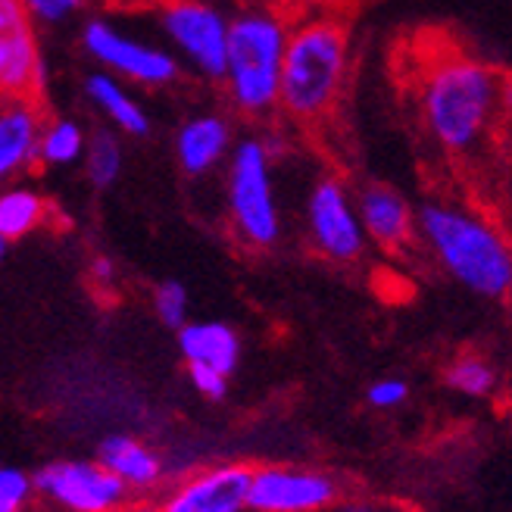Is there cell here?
Returning a JSON list of instances; mask_svg holds the SVG:
<instances>
[{
    "label": "cell",
    "mask_w": 512,
    "mask_h": 512,
    "mask_svg": "<svg viewBox=\"0 0 512 512\" xmlns=\"http://www.w3.org/2000/svg\"><path fill=\"white\" fill-rule=\"evenodd\" d=\"M35 478L19 466L0 463V512H29L35 506Z\"/></svg>",
    "instance_id": "24"
},
{
    "label": "cell",
    "mask_w": 512,
    "mask_h": 512,
    "mask_svg": "<svg viewBox=\"0 0 512 512\" xmlns=\"http://www.w3.org/2000/svg\"><path fill=\"white\" fill-rule=\"evenodd\" d=\"M7 250H10V241L0 238V266H4V260H7Z\"/></svg>",
    "instance_id": "34"
},
{
    "label": "cell",
    "mask_w": 512,
    "mask_h": 512,
    "mask_svg": "<svg viewBox=\"0 0 512 512\" xmlns=\"http://www.w3.org/2000/svg\"><path fill=\"white\" fill-rule=\"evenodd\" d=\"M22 7L35 19V25L54 29V25H63L75 16H82L88 0H22Z\"/></svg>",
    "instance_id": "25"
},
{
    "label": "cell",
    "mask_w": 512,
    "mask_h": 512,
    "mask_svg": "<svg viewBox=\"0 0 512 512\" xmlns=\"http://www.w3.org/2000/svg\"><path fill=\"white\" fill-rule=\"evenodd\" d=\"M47 88V63L41 54L38 25L22 0H0V100L35 97Z\"/></svg>",
    "instance_id": "12"
},
{
    "label": "cell",
    "mask_w": 512,
    "mask_h": 512,
    "mask_svg": "<svg viewBox=\"0 0 512 512\" xmlns=\"http://www.w3.org/2000/svg\"><path fill=\"white\" fill-rule=\"evenodd\" d=\"M79 41L97 69L116 75L122 82L141 88H169L182 79V63L172 57L169 47L122 32L116 22L104 16L85 19Z\"/></svg>",
    "instance_id": "8"
},
{
    "label": "cell",
    "mask_w": 512,
    "mask_h": 512,
    "mask_svg": "<svg viewBox=\"0 0 512 512\" xmlns=\"http://www.w3.org/2000/svg\"><path fill=\"white\" fill-rule=\"evenodd\" d=\"M503 72L459 47H431L413 75L416 116L428 141L450 160H472L506 135Z\"/></svg>",
    "instance_id": "1"
},
{
    "label": "cell",
    "mask_w": 512,
    "mask_h": 512,
    "mask_svg": "<svg viewBox=\"0 0 512 512\" xmlns=\"http://www.w3.org/2000/svg\"><path fill=\"white\" fill-rule=\"evenodd\" d=\"M275 4H281V7L291 10V13H300V10H310V7L328 4V0H275Z\"/></svg>",
    "instance_id": "31"
},
{
    "label": "cell",
    "mask_w": 512,
    "mask_h": 512,
    "mask_svg": "<svg viewBox=\"0 0 512 512\" xmlns=\"http://www.w3.org/2000/svg\"><path fill=\"white\" fill-rule=\"evenodd\" d=\"M35 478V497L54 512H125L132 494L125 484L97 463V456H63L44 463Z\"/></svg>",
    "instance_id": "9"
},
{
    "label": "cell",
    "mask_w": 512,
    "mask_h": 512,
    "mask_svg": "<svg viewBox=\"0 0 512 512\" xmlns=\"http://www.w3.org/2000/svg\"><path fill=\"white\" fill-rule=\"evenodd\" d=\"M335 4H341V7H347V4H353V0H335Z\"/></svg>",
    "instance_id": "36"
},
{
    "label": "cell",
    "mask_w": 512,
    "mask_h": 512,
    "mask_svg": "<svg viewBox=\"0 0 512 512\" xmlns=\"http://www.w3.org/2000/svg\"><path fill=\"white\" fill-rule=\"evenodd\" d=\"M278 157L263 132L241 135L222 166L225 219L232 238L253 253H266L285 238V210L275 185Z\"/></svg>",
    "instance_id": "5"
},
{
    "label": "cell",
    "mask_w": 512,
    "mask_h": 512,
    "mask_svg": "<svg viewBox=\"0 0 512 512\" xmlns=\"http://www.w3.org/2000/svg\"><path fill=\"white\" fill-rule=\"evenodd\" d=\"M303 238L316 256L335 266H356L369 250L353 188L338 172L313 178L303 197Z\"/></svg>",
    "instance_id": "7"
},
{
    "label": "cell",
    "mask_w": 512,
    "mask_h": 512,
    "mask_svg": "<svg viewBox=\"0 0 512 512\" xmlns=\"http://www.w3.org/2000/svg\"><path fill=\"white\" fill-rule=\"evenodd\" d=\"M44 107L35 97L0 100V185L38 166V141L44 128Z\"/></svg>",
    "instance_id": "16"
},
{
    "label": "cell",
    "mask_w": 512,
    "mask_h": 512,
    "mask_svg": "<svg viewBox=\"0 0 512 512\" xmlns=\"http://www.w3.org/2000/svg\"><path fill=\"white\" fill-rule=\"evenodd\" d=\"M253 466L247 463H210L188 475L166 481V488L150 497V512H247Z\"/></svg>",
    "instance_id": "11"
},
{
    "label": "cell",
    "mask_w": 512,
    "mask_h": 512,
    "mask_svg": "<svg viewBox=\"0 0 512 512\" xmlns=\"http://www.w3.org/2000/svg\"><path fill=\"white\" fill-rule=\"evenodd\" d=\"M328 512H413V509L397 503V500H384V497H372V494H350V491H344V497L335 506H331Z\"/></svg>",
    "instance_id": "28"
},
{
    "label": "cell",
    "mask_w": 512,
    "mask_h": 512,
    "mask_svg": "<svg viewBox=\"0 0 512 512\" xmlns=\"http://www.w3.org/2000/svg\"><path fill=\"white\" fill-rule=\"evenodd\" d=\"M178 353H182L185 366H207L232 378L241 366L244 344L235 325L219 319H200L178 328Z\"/></svg>",
    "instance_id": "17"
},
{
    "label": "cell",
    "mask_w": 512,
    "mask_h": 512,
    "mask_svg": "<svg viewBox=\"0 0 512 512\" xmlns=\"http://www.w3.org/2000/svg\"><path fill=\"white\" fill-rule=\"evenodd\" d=\"M344 481L322 466H253L247 512H328L344 497Z\"/></svg>",
    "instance_id": "10"
},
{
    "label": "cell",
    "mask_w": 512,
    "mask_h": 512,
    "mask_svg": "<svg viewBox=\"0 0 512 512\" xmlns=\"http://www.w3.org/2000/svg\"><path fill=\"white\" fill-rule=\"evenodd\" d=\"M85 100L97 110L104 113V119L116 128L119 135L128 138H144L150 132V116L147 110L138 104V97L125 88L122 79L116 75L104 72V69H94L88 79H85Z\"/></svg>",
    "instance_id": "18"
},
{
    "label": "cell",
    "mask_w": 512,
    "mask_h": 512,
    "mask_svg": "<svg viewBox=\"0 0 512 512\" xmlns=\"http://www.w3.org/2000/svg\"><path fill=\"white\" fill-rule=\"evenodd\" d=\"M503 160H506V169L512 175V128H506V135H503Z\"/></svg>",
    "instance_id": "32"
},
{
    "label": "cell",
    "mask_w": 512,
    "mask_h": 512,
    "mask_svg": "<svg viewBox=\"0 0 512 512\" xmlns=\"http://www.w3.org/2000/svg\"><path fill=\"white\" fill-rule=\"evenodd\" d=\"M188 372V381H191V388L197 397L203 400H225L228 397V384H232V378L216 372V369H207V366H185Z\"/></svg>",
    "instance_id": "27"
},
{
    "label": "cell",
    "mask_w": 512,
    "mask_h": 512,
    "mask_svg": "<svg viewBox=\"0 0 512 512\" xmlns=\"http://www.w3.org/2000/svg\"><path fill=\"white\" fill-rule=\"evenodd\" d=\"M113 7H153L157 0H107Z\"/></svg>",
    "instance_id": "33"
},
{
    "label": "cell",
    "mask_w": 512,
    "mask_h": 512,
    "mask_svg": "<svg viewBox=\"0 0 512 512\" xmlns=\"http://www.w3.org/2000/svg\"><path fill=\"white\" fill-rule=\"evenodd\" d=\"M122 163H125V153H122V138L116 128H94L88 135V147H85V178L94 188H110L119 182L122 175Z\"/></svg>",
    "instance_id": "22"
},
{
    "label": "cell",
    "mask_w": 512,
    "mask_h": 512,
    "mask_svg": "<svg viewBox=\"0 0 512 512\" xmlns=\"http://www.w3.org/2000/svg\"><path fill=\"white\" fill-rule=\"evenodd\" d=\"M353 197L369 247H378L384 253H406L416 244V210L400 188L366 182L353 191Z\"/></svg>",
    "instance_id": "13"
},
{
    "label": "cell",
    "mask_w": 512,
    "mask_h": 512,
    "mask_svg": "<svg viewBox=\"0 0 512 512\" xmlns=\"http://www.w3.org/2000/svg\"><path fill=\"white\" fill-rule=\"evenodd\" d=\"M153 16L172 57L197 79L219 85L228 63L232 7H222L216 0H157Z\"/></svg>",
    "instance_id": "6"
},
{
    "label": "cell",
    "mask_w": 512,
    "mask_h": 512,
    "mask_svg": "<svg viewBox=\"0 0 512 512\" xmlns=\"http://www.w3.org/2000/svg\"><path fill=\"white\" fill-rule=\"evenodd\" d=\"M291 10L275 0H244L232 7L228 22V63L222 97L232 116L244 122H269L278 116L281 63L291 35Z\"/></svg>",
    "instance_id": "4"
},
{
    "label": "cell",
    "mask_w": 512,
    "mask_h": 512,
    "mask_svg": "<svg viewBox=\"0 0 512 512\" xmlns=\"http://www.w3.org/2000/svg\"><path fill=\"white\" fill-rule=\"evenodd\" d=\"M444 384L453 394L466 397V400H488L497 391L500 375L488 356L466 350V353H456L444 366Z\"/></svg>",
    "instance_id": "21"
},
{
    "label": "cell",
    "mask_w": 512,
    "mask_h": 512,
    "mask_svg": "<svg viewBox=\"0 0 512 512\" xmlns=\"http://www.w3.org/2000/svg\"><path fill=\"white\" fill-rule=\"evenodd\" d=\"M409 400V381L397 378V375H384L375 378L366 388V403L372 409H381V413H391V409H400Z\"/></svg>",
    "instance_id": "26"
},
{
    "label": "cell",
    "mask_w": 512,
    "mask_h": 512,
    "mask_svg": "<svg viewBox=\"0 0 512 512\" xmlns=\"http://www.w3.org/2000/svg\"><path fill=\"white\" fill-rule=\"evenodd\" d=\"M88 147V132L79 119L72 116H47L41 128V141H38V166L50 169H66L82 163Z\"/></svg>",
    "instance_id": "20"
},
{
    "label": "cell",
    "mask_w": 512,
    "mask_h": 512,
    "mask_svg": "<svg viewBox=\"0 0 512 512\" xmlns=\"http://www.w3.org/2000/svg\"><path fill=\"white\" fill-rule=\"evenodd\" d=\"M47 216V200L32 185H4L0 191V238L4 241L13 244L19 238H29L47 222Z\"/></svg>",
    "instance_id": "19"
},
{
    "label": "cell",
    "mask_w": 512,
    "mask_h": 512,
    "mask_svg": "<svg viewBox=\"0 0 512 512\" xmlns=\"http://www.w3.org/2000/svg\"><path fill=\"white\" fill-rule=\"evenodd\" d=\"M235 141H238L235 119L228 113H219V110L191 113L175 128V138H172L175 163L185 175L203 178L225 166Z\"/></svg>",
    "instance_id": "15"
},
{
    "label": "cell",
    "mask_w": 512,
    "mask_h": 512,
    "mask_svg": "<svg viewBox=\"0 0 512 512\" xmlns=\"http://www.w3.org/2000/svg\"><path fill=\"white\" fill-rule=\"evenodd\" d=\"M416 244L450 281L481 300L512 297V241L503 228L456 197H431L416 210Z\"/></svg>",
    "instance_id": "3"
},
{
    "label": "cell",
    "mask_w": 512,
    "mask_h": 512,
    "mask_svg": "<svg viewBox=\"0 0 512 512\" xmlns=\"http://www.w3.org/2000/svg\"><path fill=\"white\" fill-rule=\"evenodd\" d=\"M153 316H157L166 328L178 331L188 319L191 313V300H188V288L182 285V281H160L157 288H153Z\"/></svg>",
    "instance_id": "23"
},
{
    "label": "cell",
    "mask_w": 512,
    "mask_h": 512,
    "mask_svg": "<svg viewBox=\"0 0 512 512\" xmlns=\"http://www.w3.org/2000/svg\"><path fill=\"white\" fill-rule=\"evenodd\" d=\"M216 4H222V7H238V4H244V0H216Z\"/></svg>",
    "instance_id": "35"
},
{
    "label": "cell",
    "mask_w": 512,
    "mask_h": 512,
    "mask_svg": "<svg viewBox=\"0 0 512 512\" xmlns=\"http://www.w3.org/2000/svg\"><path fill=\"white\" fill-rule=\"evenodd\" d=\"M88 275H91V285L97 291H113V285H116V263L110 260V256H94Z\"/></svg>",
    "instance_id": "29"
},
{
    "label": "cell",
    "mask_w": 512,
    "mask_h": 512,
    "mask_svg": "<svg viewBox=\"0 0 512 512\" xmlns=\"http://www.w3.org/2000/svg\"><path fill=\"white\" fill-rule=\"evenodd\" d=\"M353 69L347 10L335 0L291 16V35L281 63L278 116L300 128H316L335 116Z\"/></svg>",
    "instance_id": "2"
},
{
    "label": "cell",
    "mask_w": 512,
    "mask_h": 512,
    "mask_svg": "<svg viewBox=\"0 0 512 512\" xmlns=\"http://www.w3.org/2000/svg\"><path fill=\"white\" fill-rule=\"evenodd\" d=\"M97 463H104V469H110L135 500H150L153 494H160L169 481L166 453L132 431L107 434V438L97 444Z\"/></svg>",
    "instance_id": "14"
},
{
    "label": "cell",
    "mask_w": 512,
    "mask_h": 512,
    "mask_svg": "<svg viewBox=\"0 0 512 512\" xmlns=\"http://www.w3.org/2000/svg\"><path fill=\"white\" fill-rule=\"evenodd\" d=\"M500 110H503L506 125L512 128V72H503V79H500Z\"/></svg>",
    "instance_id": "30"
}]
</instances>
